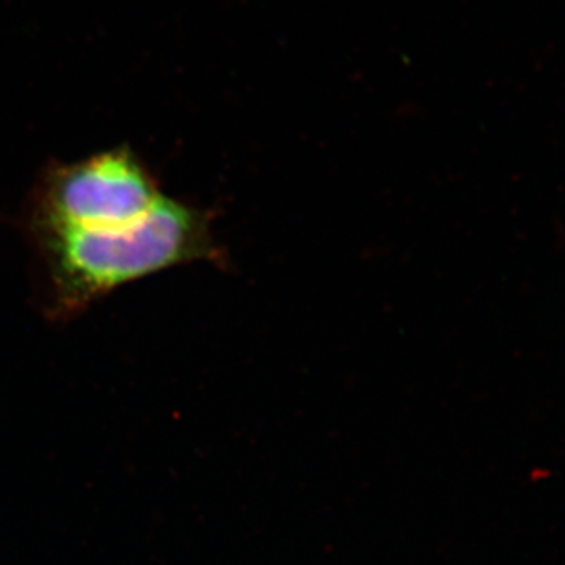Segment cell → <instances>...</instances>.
<instances>
[{"label": "cell", "instance_id": "cell-1", "mask_svg": "<svg viewBox=\"0 0 565 565\" xmlns=\"http://www.w3.org/2000/svg\"><path fill=\"white\" fill-rule=\"evenodd\" d=\"M212 218L163 195L147 217L122 228H32L52 313H79L122 285L182 264L228 266Z\"/></svg>", "mask_w": 565, "mask_h": 565}, {"label": "cell", "instance_id": "cell-2", "mask_svg": "<svg viewBox=\"0 0 565 565\" xmlns=\"http://www.w3.org/2000/svg\"><path fill=\"white\" fill-rule=\"evenodd\" d=\"M163 193L128 148L52 166L41 177L32 228L115 230L147 217Z\"/></svg>", "mask_w": 565, "mask_h": 565}]
</instances>
